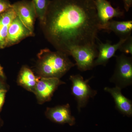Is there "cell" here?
<instances>
[{
	"label": "cell",
	"mask_w": 132,
	"mask_h": 132,
	"mask_svg": "<svg viewBox=\"0 0 132 132\" xmlns=\"http://www.w3.org/2000/svg\"><path fill=\"white\" fill-rule=\"evenodd\" d=\"M100 25L94 0H52L41 27L53 47L69 55L74 48L97 49Z\"/></svg>",
	"instance_id": "6da1fadb"
},
{
	"label": "cell",
	"mask_w": 132,
	"mask_h": 132,
	"mask_svg": "<svg viewBox=\"0 0 132 132\" xmlns=\"http://www.w3.org/2000/svg\"><path fill=\"white\" fill-rule=\"evenodd\" d=\"M68 56L61 51L53 52L48 48L41 50L37 55L36 73L40 78L60 79L76 65Z\"/></svg>",
	"instance_id": "7a4b0ae2"
},
{
	"label": "cell",
	"mask_w": 132,
	"mask_h": 132,
	"mask_svg": "<svg viewBox=\"0 0 132 132\" xmlns=\"http://www.w3.org/2000/svg\"><path fill=\"white\" fill-rule=\"evenodd\" d=\"M110 81L121 89L132 85V57L123 53L116 56L115 69Z\"/></svg>",
	"instance_id": "3957f363"
},
{
	"label": "cell",
	"mask_w": 132,
	"mask_h": 132,
	"mask_svg": "<svg viewBox=\"0 0 132 132\" xmlns=\"http://www.w3.org/2000/svg\"><path fill=\"white\" fill-rule=\"evenodd\" d=\"M92 78L85 80L80 74L70 76L69 79L72 82L71 93L77 102L79 112L86 106L90 98H94L97 94V91L92 89L88 84Z\"/></svg>",
	"instance_id": "277c9868"
},
{
	"label": "cell",
	"mask_w": 132,
	"mask_h": 132,
	"mask_svg": "<svg viewBox=\"0 0 132 132\" xmlns=\"http://www.w3.org/2000/svg\"><path fill=\"white\" fill-rule=\"evenodd\" d=\"M65 82L56 78H40L33 93L38 102L43 104L51 100L54 93L60 85Z\"/></svg>",
	"instance_id": "5b68a950"
},
{
	"label": "cell",
	"mask_w": 132,
	"mask_h": 132,
	"mask_svg": "<svg viewBox=\"0 0 132 132\" xmlns=\"http://www.w3.org/2000/svg\"><path fill=\"white\" fill-rule=\"evenodd\" d=\"M98 54L97 49L76 47L71 50L69 55L73 57L78 69L83 72L92 70L94 67V61Z\"/></svg>",
	"instance_id": "8992f818"
},
{
	"label": "cell",
	"mask_w": 132,
	"mask_h": 132,
	"mask_svg": "<svg viewBox=\"0 0 132 132\" xmlns=\"http://www.w3.org/2000/svg\"><path fill=\"white\" fill-rule=\"evenodd\" d=\"M16 16L26 27L34 32V24L37 18L35 8L32 2L29 0H22L12 4Z\"/></svg>",
	"instance_id": "52a82bcc"
},
{
	"label": "cell",
	"mask_w": 132,
	"mask_h": 132,
	"mask_svg": "<svg viewBox=\"0 0 132 132\" xmlns=\"http://www.w3.org/2000/svg\"><path fill=\"white\" fill-rule=\"evenodd\" d=\"M17 16L13 20L9 28L6 47L18 44L24 39L34 36Z\"/></svg>",
	"instance_id": "ba28073f"
},
{
	"label": "cell",
	"mask_w": 132,
	"mask_h": 132,
	"mask_svg": "<svg viewBox=\"0 0 132 132\" xmlns=\"http://www.w3.org/2000/svg\"><path fill=\"white\" fill-rule=\"evenodd\" d=\"M94 3L100 26L105 25L114 17L122 18L125 15L124 11L119 7H113L107 0H94Z\"/></svg>",
	"instance_id": "9c48e42d"
},
{
	"label": "cell",
	"mask_w": 132,
	"mask_h": 132,
	"mask_svg": "<svg viewBox=\"0 0 132 132\" xmlns=\"http://www.w3.org/2000/svg\"><path fill=\"white\" fill-rule=\"evenodd\" d=\"M50 120L60 124H68L73 126L76 123L75 118L72 115L69 104L48 108L45 113Z\"/></svg>",
	"instance_id": "30bf717a"
},
{
	"label": "cell",
	"mask_w": 132,
	"mask_h": 132,
	"mask_svg": "<svg viewBox=\"0 0 132 132\" xmlns=\"http://www.w3.org/2000/svg\"><path fill=\"white\" fill-rule=\"evenodd\" d=\"M127 38L120 39L119 42L113 45H112L110 41L103 43L98 39L97 41L98 54L97 58L94 61V67L99 65H106L109 60L115 56L117 50H119L121 45Z\"/></svg>",
	"instance_id": "8fae6325"
},
{
	"label": "cell",
	"mask_w": 132,
	"mask_h": 132,
	"mask_svg": "<svg viewBox=\"0 0 132 132\" xmlns=\"http://www.w3.org/2000/svg\"><path fill=\"white\" fill-rule=\"evenodd\" d=\"M104 91L112 95L115 102L116 108L123 115L128 117L132 115V102L124 96L121 93V89L118 87L104 88Z\"/></svg>",
	"instance_id": "7c38bea8"
},
{
	"label": "cell",
	"mask_w": 132,
	"mask_h": 132,
	"mask_svg": "<svg viewBox=\"0 0 132 132\" xmlns=\"http://www.w3.org/2000/svg\"><path fill=\"white\" fill-rule=\"evenodd\" d=\"M101 29L112 31L120 39L128 38L131 35L132 31V21H117L110 20L105 25L100 26Z\"/></svg>",
	"instance_id": "4fadbf2b"
},
{
	"label": "cell",
	"mask_w": 132,
	"mask_h": 132,
	"mask_svg": "<svg viewBox=\"0 0 132 132\" xmlns=\"http://www.w3.org/2000/svg\"><path fill=\"white\" fill-rule=\"evenodd\" d=\"M16 16L13 7L0 15V49L6 47L9 28Z\"/></svg>",
	"instance_id": "5bb4252c"
},
{
	"label": "cell",
	"mask_w": 132,
	"mask_h": 132,
	"mask_svg": "<svg viewBox=\"0 0 132 132\" xmlns=\"http://www.w3.org/2000/svg\"><path fill=\"white\" fill-rule=\"evenodd\" d=\"M40 78L36 76L30 69L24 66L19 72L18 82L27 90L33 92Z\"/></svg>",
	"instance_id": "9a60e30c"
},
{
	"label": "cell",
	"mask_w": 132,
	"mask_h": 132,
	"mask_svg": "<svg viewBox=\"0 0 132 132\" xmlns=\"http://www.w3.org/2000/svg\"><path fill=\"white\" fill-rule=\"evenodd\" d=\"M41 26L45 21L50 0H32Z\"/></svg>",
	"instance_id": "2e32d148"
},
{
	"label": "cell",
	"mask_w": 132,
	"mask_h": 132,
	"mask_svg": "<svg viewBox=\"0 0 132 132\" xmlns=\"http://www.w3.org/2000/svg\"><path fill=\"white\" fill-rule=\"evenodd\" d=\"M119 50L122 53L132 55V37H128L119 48Z\"/></svg>",
	"instance_id": "e0dca14e"
},
{
	"label": "cell",
	"mask_w": 132,
	"mask_h": 132,
	"mask_svg": "<svg viewBox=\"0 0 132 132\" xmlns=\"http://www.w3.org/2000/svg\"><path fill=\"white\" fill-rule=\"evenodd\" d=\"M12 7V4L9 0H0V15Z\"/></svg>",
	"instance_id": "ac0fdd59"
},
{
	"label": "cell",
	"mask_w": 132,
	"mask_h": 132,
	"mask_svg": "<svg viewBox=\"0 0 132 132\" xmlns=\"http://www.w3.org/2000/svg\"><path fill=\"white\" fill-rule=\"evenodd\" d=\"M6 92V90L4 88H0V110L4 103Z\"/></svg>",
	"instance_id": "d6986e66"
},
{
	"label": "cell",
	"mask_w": 132,
	"mask_h": 132,
	"mask_svg": "<svg viewBox=\"0 0 132 132\" xmlns=\"http://www.w3.org/2000/svg\"><path fill=\"white\" fill-rule=\"evenodd\" d=\"M123 2L125 10L128 12L132 7V0H123Z\"/></svg>",
	"instance_id": "ffe728a7"
},
{
	"label": "cell",
	"mask_w": 132,
	"mask_h": 132,
	"mask_svg": "<svg viewBox=\"0 0 132 132\" xmlns=\"http://www.w3.org/2000/svg\"><path fill=\"white\" fill-rule=\"evenodd\" d=\"M0 77L3 78H5V74L3 72V68L0 65Z\"/></svg>",
	"instance_id": "44dd1931"
},
{
	"label": "cell",
	"mask_w": 132,
	"mask_h": 132,
	"mask_svg": "<svg viewBox=\"0 0 132 132\" xmlns=\"http://www.w3.org/2000/svg\"><path fill=\"white\" fill-rule=\"evenodd\" d=\"M3 88V86L2 83L0 82V88Z\"/></svg>",
	"instance_id": "7402d4cb"
}]
</instances>
